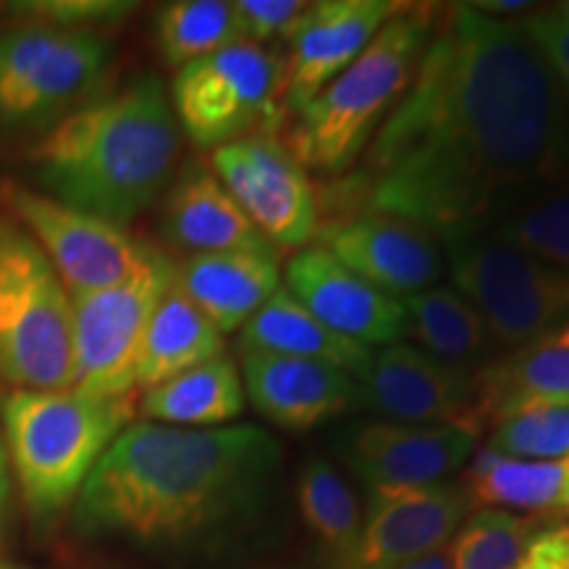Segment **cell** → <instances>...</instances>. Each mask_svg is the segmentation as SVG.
Segmentation results:
<instances>
[{
  "label": "cell",
  "mask_w": 569,
  "mask_h": 569,
  "mask_svg": "<svg viewBox=\"0 0 569 569\" xmlns=\"http://www.w3.org/2000/svg\"><path fill=\"white\" fill-rule=\"evenodd\" d=\"M567 174L569 103L549 63L517 21L457 3L436 13L411 84L346 184L348 209L396 213L448 243Z\"/></svg>",
  "instance_id": "obj_1"
},
{
  "label": "cell",
  "mask_w": 569,
  "mask_h": 569,
  "mask_svg": "<svg viewBox=\"0 0 569 569\" xmlns=\"http://www.w3.org/2000/svg\"><path fill=\"white\" fill-rule=\"evenodd\" d=\"M280 465V440L256 425H130L84 480L74 525L88 538L188 543L259 515Z\"/></svg>",
  "instance_id": "obj_2"
},
{
  "label": "cell",
  "mask_w": 569,
  "mask_h": 569,
  "mask_svg": "<svg viewBox=\"0 0 569 569\" xmlns=\"http://www.w3.org/2000/svg\"><path fill=\"white\" fill-rule=\"evenodd\" d=\"M182 130L159 77L92 98L56 122L30 151L42 193L127 227L174 180Z\"/></svg>",
  "instance_id": "obj_3"
},
{
  "label": "cell",
  "mask_w": 569,
  "mask_h": 569,
  "mask_svg": "<svg viewBox=\"0 0 569 569\" xmlns=\"http://www.w3.org/2000/svg\"><path fill=\"white\" fill-rule=\"evenodd\" d=\"M436 13L430 6H403L382 24L359 59L296 113V127L284 146L301 167L338 174L367 151L411 84L436 27Z\"/></svg>",
  "instance_id": "obj_4"
},
{
  "label": "cell",
  "mask_w": 569,
  "mask_h": 569,
  "mask_svg": "<svg viewBox=\"0 0 569 569\" xmlns=\"http://www.w3.org/2000/svg\"><path fill=\"white\" fill-rule=\"evenodd\" d=\"M134 417V396L11 390L0 409L6 457L24 503L46 517L77 501L84 480Z\"/></svg>",
  "instance_id": "obj_5"
},
{
  "label": "cell",
  "mask_w": 569,
  "mask_h": 569,
  "mask_svg": "<svg viewBox=\"0 0 569 569\" xmlns=\"http://www.w3.org/2000/svg\"><path fill=\"white\" fill-rule=\"evenodd\" d=\"M71 293L24 227L0 219V380L13 390L71 386Z\"/></svg>",
  "instance_id": "obj_6"
},
{
  "label": "cell",
  "mask_w": 569,
  "mask_h": 569,
  "mask_svg": "<svg viewBox=\"0 0 569 569\" xmlns=\"http://www.w3.org/2000/svg\"><path fill=\"white\" fill-rule=\"evenodd\" d=\"M172 106L184 138L201 151L272 134L284 119V56L238 42L174 74Z\"/></svg>",
  "instance_id": "obj_7"
},
{
  "label": "cell",
  "mask_w": 569,
  "mask_h": 569,
  "mask_svg": "<svg viewBox=\"0 0 569 569\" xmlns=\"http://www.w3.org/2000/svg\"><path fill=\"white\" fill-rule=\"evenodd\" d=\"M443 246L453 288L478 309L493 343L517 351L569 325L567 269L543 264L493 232L465 234Z\"/></svg>",
  "instance_id": "obj_8"
},
{
  "label": "cell",
  "mask_w": 569,
  "mask_h": 569,
  "mask_svg": "<svg viewBox=\"0 0 569 569\" xmlns=\"http://www.w3.org/2000/svg\"><path fill=\"white\" fill-rule=\"evenodd\" d=\"M111 40L96 30L27 24L0 34V122H59L103 80Z\"/></svg>",
  "instance_id": "obj_9"
},
{
  "label": "cell",
  "mask_w": 569,
  "mask_h": 569,
  "mask_svg": "<svg viewBox=\"0 0 569 569\" xmlns=\"http://www.w3.org/2000/svg\"><path fill=\"white\" fill-rule=\"evenodd\" d=\"M174 269L172 259L153 248L124 280L71 296V390L96 398L134 396L142 336Z\"/></svg>",
  "instance_id": "obj_10"
},
{
  "label": "cell",
  "mask_w": 569,
  "mask_h": 569,
  "mask_svg": "<svg viewBox=\"0 0 569 569\" xmlns=\"http://www.w3.org/2000/svg\"><path fill=\"white\" fill-rule=\"evenodd\" d=\"M211 169L274 251H303L319 234L315 184L272 134L211 151Z\"/></svg>",
  "instance_id": "obj_11"
},
{
  "label": "cell",
  "mask_w": 569,
  "mask_h": 569,
  "mask_svg": "<svg viewBox=\"0 0 569 569\" xmlns=\"http://www.w3.org/2000/svg\"><path fill=\"white\" fill-rule=\"evenodd\" d=\"M6 206L46 253L71 296L92 293L124 280L153 251L134 240L127 227L71 209L21 184L6 188Z\"/></svg>",
  "instance_id": "obj_12"
},
{
  "label": "cell",
  "mask_w": 569,
  "mask_h": 569,
  "mask_svg": "<svg viewBox=\"0 0 569 569\" xmlns=\"http://www.w3.org/2000/svg\"><path fill=\"white\" fill-rule=\"evenodd\" d=\"M359 407L403 425H457L478 430V372L453 367L422 348L393 343L372 348V359L356 377Z\"/></svg>",
  "instance_id": "obj_13"
},
{
  "label": "cell",
  "mask_w": 569,
  "mask_h": 569,
  "mask_svg": "<svg viewBox=\"0 0 569 569\" xmlns=\"http://www.w3.org/2000/svg\"><path fill=\"white\" fill-rule=\"evenodd\" d=\"M478 451V436L457 425L367 422L340 436L338 457L369 496L422 488L459 472Z\"/></svg>",
  "instance_id": "obj_14"
},
{
  "label": "cell",
  "mask_w": 569,
  "mask_h": 569,
  "mask_svg": "<svg viewBox=\"0 0 569 569\" xmlns=\"http://www.w3.org/2000/svg\"><path fill=\"white\" fill-rule=\"evenodd\" d=\"M319 238L340 264L398 301L432 288L443 274L436 234L396 213L351 211L319 227Z\"/></svg>",
  "instance_id": "obj_15"
},
{
  "label": "cell",
  "mask_w": 569,
  "mask_h": 569,
  "mask_svg": "<svg viewBox=\"0 0 569 569\" xmlns=\"http://www.w3.org/2000/svg\"><path fill=\"white\" fill-rule=\"evenodd\" d=\"M472 509L459 480L372 493L359 549L348 569H398L446 549Z\"/></svg>",
  "instance_id": "obj_16"
},
{
  "label": "cell",
  "mask_w": 569,
  "mask_h": 569,
  "mask_svg": "<svg viewBox=\"0 0 569 569\" xmlns=\"http://www.w3.org/2000/svg\"><path fill=\"white\" fill-rule=\"evenodd\" d=\"M401 9L390 0H322L306 6L288 38L284 109L298 113L315 101Z\"/></svg>",
  "instance_id": "obj_17"
},
{
  "label": "cell",
  "mask_w": 569,
  "mask_h": 569,
  "mask_svg": "<svg viewBox=\"0 0 569 569\" xmlns=\"http://www.w3.org/2000/svg\"><path fill=\"white\" fill-rule=\"evenodd\" d=\"M284 282L288 293L338 336L367 348L407 338L401 301L361 280L322 246L298 251L284 267Z\"/></svg>",
  "instance_id": "obj_18"
},
{
  "label": "cell",
  "mask_w": 569,
  "mask_h": 569,
  "mask_svg": "<svg viewBox=\"0 0 569 569\" xmlns=\"http://www.w3.org/2000/svg\"><path fill=\"white\" fill-rule=\"evenodd\" d=\"M240 377L253 409L282 430H311L359 407L353 377L319 361L240 351Z\"/></svg>",
  "instance_id": "obj_19"
},
{
  "label": "cell",
  "mask_w": 569,
  "mask_h": 569,
  "mask_svg": "<svg viewBox=\"0 0 569 569\" xmlns=\"http://www.w3.org/2000/svg\"><path fill=\"white\" fill-rule=\"evenodd\" d=\"M161 227L169 243L188 256L274 251L227 193L219 177L201 161L184 163L177 174L163 203Z\"/></svg>",
  "instance_id": "obj_20"
},
{
  "label": "cell",
  "mask_w": 569,
  "mask_h": 569,
  "mask_svg": "<svg viewBox=\"0 0 569 569\" xmlns=\"http://www.w3.org/2000/svg\"><path fill=\"white\" fill-rule=\"evenodd\" d=\"M177 284L222 336L243 325L280 288L274 251H222L188 256L177 267Z\"/></svg>",
  "instance_id": "obj_21"
},
{
  "label": "cell",
  "mask_w": 569,
  "mask_h": 569,
  "mask_svg": "<svg viewBox=\"0 0 569 569\" xmlns=\"http://www.w3.org/2000/svg\"><path fill=\"white\" fill-rule=\"evenodd\" d=\"M467 465L459 482L475 509H501L525 517L569 515V459H515L482 446Z\"/></svg>",
  "instance_id": "obj_22"
},
{
  "label": "cell",
  "mask_w": 569,
  "mask_h": 569,
  "mask_svg": "<svg viewBox=\"0 0 569 569\" xmlns=\"http://www.w3.org/2000/svg\"><path fill=\"white\" fill-rule=\"evenodd\" d=\"M222 353L224 336L184 296L174 274L148 319L134 365V388L151 390Z\"/></svg>",
  "instance_id": "obj_23"
},
{
  "label": "cell",
  "mask_w": 569,
  "mask_h": 569,
  "mask_svg": "<svg viewBox=\"0 0 569 569\" xmlns=\"http://www.w3.org/2000/svg\"><path fill=\"white\" fill-rule=\"evenodd\" d=\"M240 351H261L290 356V359L319 361V365L343 369L353 380L365 372L369 359H372V348L332 332L306 306L298 303L282 284L243 325Z\"/></svg>",
  "instance_id": "obj_24"
},
{
  "label": "cell",
  "mask_w": 569,
  "mask_h": 569,
  "mask_svg": "<svg viewBox=\"0 0 569 569\" xmlns=\"http://www.w3.org/2000/svg\"><path fill=\"white\" fill-rule=\"evenodd\" d=\"M246 411V388L230 356H217L201 367L142 390L140 415L148 422L169 427H224Z\"/></svg>",
  "instance_id": "obj_25"
},
{
  "label": "cell",
  "mask_w": 569,
  "mask_h": 569,
  "mask_svg": "<svg viewBox=\"0 0 569 569\" xmlns=\"http://www.w3.org/2000/svg\"><path fill=\"white\" fill-rule=\"evenodd\" d=\"M528 398H569V325L509 351L478 372V430L498 409Z\"/></svg>",
  "instance_id": "obj_26"
},
{
  "label": "cell",
  "mask_w": 569,
  "mask_h": 569,
  "mask_svg": "<svg viewBox=\"0 0 569 569\" xmlns=\"http://www.w3.org/2000/svg\"><path fill=\"white\" fill-rule=\"evenodd\" d=\"M296 501L303 528L315 538L327 569H348L365 530V511L343 475L327 457H309L298 469Z\"/></svg>",
  "instance_id": "obj_27"
},
{
  "label": "cell",
  "mask_w": 569,
  "mask_h": 569,
  "mask_svg": "<svg viewBox=\"0 0 569 569\" xmlns=\"http://www.w3.org/2000/svg\"><path fill=\"white\" fill-rule=\"evenodd\" d=\"M401 306L407 315V336L446 365L469 369L488 351V327L457 288L432 284L422 293L401 298Z\"/></svg>",
  "instance_id": "obj_28"
},
{
  "label": "cell",
  "mask_w": 569,
  "mask_h": 569,
  "mask_svg": "<svg viewBox=\"0 0 569 569\" xmlns=\"http://www.w3.org/2000/svg\"><path fill=\"white\" fill-rule=\"evenodd\" d=\"M238 42H246L243 30L227 0H177L156 13V46L177 71Z\"/></svg>",
  "instance_id": "obj_29"
},
{
  "label": "cell",
  "mask_w": 569,
  "mask_h": 569,
  "mask_svg": "<svg viewBox=\"0 0 569 569\" xmlns=\"http://www.w3.org/2000/svg\"><path fill=\"white\" fill-rule=\"evenodd\" d=\"M488 448L530 461L569 459V398H528L498 409L488 422Z\"/></svg>",
  "instance_id": "obj_30"
},
{
  "label": "cell",
  "mask_w": 569,
  "mask_h": 569,
  "mask_svg": "<svg viewBox=\"0 0 569 569\" xmlns=\"http://www.w3.org/2000/svg\"><path fill=\"white\" fill-rule=\"evenodd\" d=\"M536 532L538 517L478 509L448 543L451 569H517Z\"/></svg>",
  "instance_id": "obj_31"
},
{
  "label": "cell",
  "mask_w": 569,
  "mask_h": 569,
  "mask_svg": "<svg viewBox=\"0 0 569 569\" xmlns=\"http://www.w3.org/2000/svg\"><path fill=\"white\" fill-rule=\"evenodd\" d=\"M488 232L543 264L569 272V193L517 203Z\"/></svg>",
  "instance_id": "obj_32"
},
{
  "label": "cell",
  "mask_w": 569,
  "mask_h": 569,
  "mask_svg": "<svg viewBox=\"0 0 569 569\" xmlns=\"http://www.w3.org/2000/svg\"><path fill=\"white\" fill-rule=\"evenodd\" d=\"M134 3L122 0H40V3H17L13 11L27 21L61 27V30H96L130 17Z\"/></svg>",
  "instance_id": "obj_33"
},
{
  "label": "cell",
  "mask_w": 569,
  "mask_h": 569,
  "mask_svg": "<svg viewBox=\"0 0 569 569\" xmlns=\"http://www.w3.org/2000/svg\"><path fill=\"white\" fill-rule=\"evenodd\" d=\"M517 27L528 34L551 74L557 77L561 92L569 103V3L551 6L546 11H532L517 21Z\"/></svg>",
  "instance_id": "obj_34"
},
{
  "label": "cell",
  "mask_w": 569,
  "mask_h": 569,
  "mask_svg": "<svg viewBox=\"0 0 569 569\" xmlns=\"http://www.w3.org/2000/svg\"><path fill=\"white\" fill-rule=\"evenodd\" d=\"M306 6L309 3L303 0H234L243 40L253 46H267L274 40L288 42Z\"/></svg>",
  "instance_id": "obj_35"
},
{
  "label": "cell",
  "mask_w": 569,
  "mask_h": 569,
  "mask_svg": "<svg viewBox=\"0 0 569 569\" xmlns=\"http://www.w3.org/2000/svg\"><path fill=\"white\" fill-rule=\"evenodd\" d=\"M517 569H569V530L565 522L538 528Z\"/></svg>",
  "instance_id": "obj_36"
},
{
  "label": "cell",
  "mask_w": 569,
  "mask_h": 569,
  "mask_svg": "<svg viewBox=\"0 0 569 569\" xmlns=\"http://www.w3.org/2000/svg\"><path fill=\"white\" fill-rule=\"evenodd\" d=\"M472 6L475 11L486 13L490 19H498V17H517V13H522V17H528L532 13L536 6L528 3V0H475Z\"/></svg>",
  "instance_id": "obj_37"
},
{
  "label": "cell",
  "mask_w": 569,
  "mask_h": 569,
  "mask_svg": "<svg viewBox=\"0 0 569 569\" xmlns=\"http://www.w3.org/2000/svg\"><path fill=\"white\" fill-rule=\"evenodd\" d=\"M398 569H451V549L446 546V549L427 553V557L417 559V561H409V565H403Z\"/></svg>",
  "instance_id": "obj_38"
},
{
  "label": "cell",
  "mask_w": 569,
  "mask_h": 569,
  "mask_svg": "<svg viewBox=\"0 0 569 569\" xmlns=\"http://www.w3.org/2000/svg\"><path fill=\"white\" fill-rule=\"evenodd\" d=\"M11 493V480H9V457H6V440H3V427H0V515H3L6 501Z\"/></svg>",
  "instance_id": "obj_39"
},
{
  "label": "cell",
  "mask_w": 569,
  "mask_h": 569,
  "mask_svg": "<svg viewBox=\"0 0 569 569\" xmlns=\"http://www.w3.org/2000/svg\"><path fill=\"white\" fill-rule=\"evenodd\" d=\"M0 569H24V567H19L17 561H13L11 557H6L3 549H0Z\"/></svg>",
  "instance_id": "obj_40"
},
{
  "label": "cell",
  "mask_w": 569,
  "mask_h": 569,
  "mask_svg": "<svg viewBox=\"0 0 569 569\" xmlns=\"http://www.w3.org/2000/svg\"><path fill=\"white\" fill-rule=\"evenodd\" d=\"M290 569H327L325 565L319 567V565H303V567H290Z\"/></svg>",
  "instance_id": "obj_41"
},
{
  "label": "cell",
  "mask_w": 569,
  "mask_h": 569,
  "mask_svg": "<svg viewBox=\"0 0 569 569\" xmlns=\"http://www.w3.org/2000/svg\"><path fill=\"white\" fill-rule=\"evenodd\" d=\"M565 528L569 530V515H567V519H565Z\"/></svg>",
  "instance_id": "obj_42"
}]
</instances>
